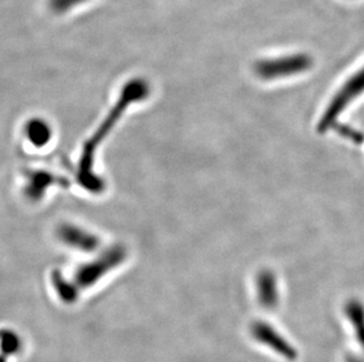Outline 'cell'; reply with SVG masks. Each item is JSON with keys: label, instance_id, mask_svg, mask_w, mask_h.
<instances>
[{"label": "cell", "instance_id": "5", "mask_svg": "<svg viewBox=\"0 0 364 362\" xmlns=\"http://www.w3.org/2000/svg\"><path fill=\"white\" fill-rule=\"evenodd\" d=\"M30 134L35 145H43L45 141H48L50 132L48 127H45L44 124L36 123L32 124V126L30 127Z\"/></svg>", "mask_w": 364, "mask_h": 362}, {"label": "cell", "instance_id": "3", "mask_svg": "<svg viewBox=\"0 0 364 362\" xmlns=\"http://www.w3.org/2000/svg\"><path fill=\"white\" fill-rule=\"evenodd\" d=\"M258 288H259V295L262 300L264 302H274L277 292H276V280L274 274L269 270H264L259 274L258 277Z\"/></svg>", "mask_w": 364, "mask_h": 362}, {"label": "cell", "instance_id": "1", "mask_svg": "<svg viewBox=\"0 0 364 362\" xmlns=\"http://www.w3.org/2000/svg\"><path fill=\"white\" fill-rule=\"evenodd\" d=\"M364 93V69L348 80L342 89L335 94L324 111L318 123V131L324 132L333 126L337 118L349 107L355 99Z\"/></svg>", "mask_w": 364, "mask_h": 362}, {"label": "cell", "instance_id": "4", "mask_svg": "<svg viewBox=\"0 0 364 362\" xmlns=\"http://www.w3.org/2000/svg\"><path fill=\"white\" fill-rule=\"evenodd\" d=\"M21 347V340L19 335L14 331H0V349L5 354H14L19 352Z\"/></svg>", "mask_w": 364, "mask_h": 362}, {"label": "cell", "instance_id": "6", "mask_svg": "<svg viewBox=\"0 0 364 362\" xmlns=\"http://www.w3.org/2000/svg\"><path fill=\"white\" fill-rule=\"evenodd\" d=\"M0 362H6V360L4 359L3 356H0Z\"/></svg>", "mask_w": 364, "mask_h": 362}, {"label": "cell", "instance_id": "2", "mask_svg": "<svg viewBox=\"0 0 364 362\" xmlns=\"http://www.w3.org/2000/svg\"><path fill=\"white\" fill-rule=\"evenodd\" d=\"M309 66V58L303 55H295L272 62H261L256 66V72L264 80H275L279 77H288L303 72Z\"/></svg>", "mask_w": 364, "mask_h": 362}]
</instances>
